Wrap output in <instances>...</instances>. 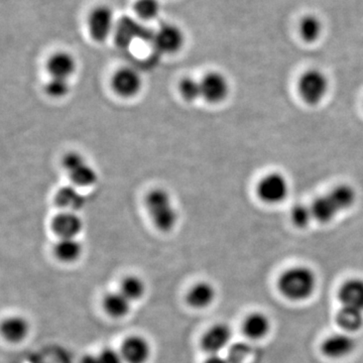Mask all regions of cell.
Wrapping results in <instances>:
<instances>
[{
    "label": "cell",
    "instance_id": "22",
    "mask_svg": "<svg viewBox=\"0 0 363 363\" xmlns=\"http://www.w3.org/2000/svg\"><path fill=\"white\" fill-rule=\"evenodd\" d=\"M322 32H323V23L315 14H306L300 21L298 33L305 42H316L321 37Z\"/></svg>",
    "mask_w": 363,
    "mask_h": 363
},
{
    "label": "cell",
    "instance_id": "6",
    "mask_svg": "<svg viewBox=\"0 0 363 363\" xmlns=\"http://www.w3.org/2000/svg\"><path fill=\"white\" fill-rule=\"evenodd\" d=\"M289 184L285 177L279 174H269L259 182L257 194L260 199L269 204H277L286 199Z\"/></svg>",
    "mask_w": 363,
    "mask_h": 363
},
{
    "label": "cell",
    "instance_id": "20",
    "mask_svg": "<svg viewBox=\"0 0 363 363\" xmlns=\"http://www.w3.org/2000/svg\"><path fill=\"white\" fill-rule=\"evenodd\" d=\"M131 301L128 300L121 291L107 294L104 298V311L112 318L125 317L130 312Z\"/></svg>",
    "mask_w": 363,
    "mask_h": 363
},
{
    "label": "cell",
    "instance_id": "16",
    "mask_svg": "<svg viewBox=\"0 0 363 363\" xmlns=\"http://www.w3.org/2000/svg\"><path fill=\"white\" fill-rule=\"evenodd\" d=\"M216 298V290L212 284L207 281H199L189 290L187 303L194 309H205L214 302Z\"/></svg>",
    "mask_w": 363,
    "mask_h": 363
},
{
    "label": "cell",
    "instance_id": "26",
    "mask_svg": "<svg viewBox=\"0 0 363 363\" xmlns=\"http://www.w3.org/2000/svg\"><path fill=\"white\" fill-rule=\"evenodd\" d=\"M133 11L143 21H154L162 11L160 0H135Z\"/></svg>",
    "mask_w": 363,
    "mask_h": 363
},
{
    "label": "cell",
    "instance_id": "33",
    "mask_svg": "<svg viewBox=\"0 0 363 363\" xmlns=\"http://www.w3.org/2000/svg\"><path fill=\"white\" fill-rule=\"evenodd\" d=\"M82 363H101L100 362L99 357H94V355H88V357H86L83 358Z\"/></svg>",
    "mask_w": 363,
    "mask_h": 363
},
{
    "label": "cell",
    "instance_id": "12",
    "mask_svg": "<svg viewBox=\"0 0 363 363\" xmlns=\"http://www.w3.org/2000/svg\"><path fill=\"white\" fill-rule=\"evenodd\" d=\"M82 219L75 212L64 211L54 217L52 229L60 240L76 238L82 231Z\"/></svg>",
    "mask_w": 363,
    "mask_h": 363
},
{
    "label": "cell",
    "instance_id": "21",
    "mask_svg": "<svg viewBox=\"0 0 363 363\" xmlns=\"http://www.w3.org/2000/svg\"><path fill=\"white\" fill-rule=\"evenodd\" d=\"M336 321L344 331L357 332L363 326V312L353 308H341L336 316Z\"/></svg>",
    "mask_w": 363,
    "mask_h": 363
},
{
    "label": "cell",
    "instance_id": "24",
    "mask_svg": "<svg viewBox=\"0 0 363 363\" xmlns=\"http://www.w3.org/2000/svg\"><path fill=\"white\" fill-rule=\"evenodd\" d=\"M339 212L345 211L352 207L357 199L354 190L347 185L337 186L327 194Z\"/></svg>",
    "mask_w": 363,
    "mask_h": 363
},
{
    "label": "cell",
    "instance_id": "13",
    "mask_svg": "<svg viewBox=\"0 0 363 363\" xmlns=\"http://www.w3.org/2000/svg\"><path fill=\"white\" fill-rule=\"evenodd\" d=\"M77 68L76 60L67 52H57L50 57L47 62V69L51 78L66 79L69 78L75 73Z\"/></svg>",
    "mask_w": 363,
    "mask_h": 363
},
{
    "label": "cell",
    "instance_id": "31",
    "mask_svg": "<svg viewBox=\"0 0 363 363\" xmlns=\"http://www.w3.org/2000/svg\"><path fill=\"white\" fill-rule=\"evenodd\" d=\"M101 363H123L124 360L121 353L111 350H105L98 355Z\"/></svg>",
    "mask_w": 363,
    "mask_h": 363
},
{
    "label": "cell",
    "instance_id": "29",
    "mask_svg": "<svg viewBox=\"0 0 363 363\" xmlns=\"http://www.w3.org/2000/svg\"><path fill=\"white\" fill-rule=\"evenodd\" d=\"M291 217L296 226L305 228L314 220L311 206L310 205L298 204L293 208Z\"/></svg>",
    "mask_w": 363,
    "mask_h": 363
},
{
    "label": "cell",
    "instance_id": "7",
    "mask_svg": "<svg viewBox=\"0 0 363 363\" xmlns=\"http://www.w3.org/2000/svg\"><path fill=\"white\" fill-rule=\"evenodd\" d=\"M202 98L209 104H220L228 96L229 82L219 72H210L200 80Z\"/></svg>",
    "mask_w": 363,
    "mask_h": 363
},
{
    "label": "cell",
    "instance_id": "17",
    "mask_svg": "<svg viewBox=\"0 0 363 363\" xmlns=\"http://www.w3.org/2000/svg\"><path fill=\"white\" fill-rule=\"evenodd\" d=\"M1 333L9 342L20 343L30 333V324L23 317L6 318L1 324Z\"/></svg>",
    "mask_w": 363,
    "mask_h": 363
},
{
    "label": "cell",
    "instance_id": "9",
    "mask_svg": "<svg viewBox=\"0 0 363 363\" xmlns=\"http://www.w3.org/2000/svg\"><path fill=\"white\" fill-rule=\"evenodd\" d=\"M121 354L126 363H147L152 354V348L147 339L133 335L123 341Z\"/></svg>",
    "mask_w": 363,
    "mask_h": 363
},
{
    "label": "cell",
    "instance_id": "27",
    "mask_svg": "<svg viewBox=\"0 0 363 363\" xmlns=\"http://www.w3.org/2000/svg\"><path fill=\"white\" fill-rule=\"evenodd\" d=\"M121 293L131 302L140 300L145 293V284L142 279L136 276H128L121 284Z\"/></svg>",
    "mask_w": 363,
    "mask_h": 363
},
{
    "label": "cell",
    "instance_id": "30",
    "mask_svg": "<svg viewBox=\"0 0 363 363\" xmlns=\"http://www.w3.org/2000/svg\"><path fill=\"white\" fill-rule=\"evenodd\" d=\"M45 90L50 97L63 98L70 92V83L66 79L51 78L45 84Z\"/></svg>",
    "mask_w": 363,
    "mask_h": 363
},
{
    "label": "cell",
    "instance_id": "8",
    "mask_svg": "<svg viewBox=\"0 0 363 363\" xmlns=\"http://www.w3.org/2000/svg\"><path fill=\"white\" fill-rule=\"evenodd\" d=\"M142 87V76L135 69H119L112 77V88L119 96L123 98L135 97L140 92Z\"/></svg>",
    "mask_w": 363,
    "mask_h": 363
},
{
    "label": "cell",
    "instance_id": "32",
    "mask_svg": "<svg viewBox=\"0 0 363 363\" xmlns=\"http://www.w3.org/2000/svg\"><path fill=\"white\" fill-rule=\"evenodd\" d=\"M204 363H230L227 358L220 357L219 354L210 355L209 357L205 360Z\"/></svg>",
    "mask_w": 363,
    "mask_h": 363
},
{
    "label": "cell",
    "instance_id": "19",
    "mask_svg": "<svg viewBox=\"0 0 363 363\" xmlns=\"http://www.w3.org/2000/svg\"><path fill=\"white\" fill-rule=\"evenodd\" d=\"M82 245L79 242L77 238L59 240L54 247L55 257L64 264L77 262L82 255Z\"/></svg>",
    "mask_w": 363,
    "mask_h": 363
},
{
    "label": "cell",
    "instance_id": "18",
    "mask_svg": "<svg viewBox=\"0 0 363 363\" xmlns=\"http://www.w3.org/2000/svg\"><path fill=\"white\" fill-rule=\"evenodd\" d=\"M55 202L65 211L75 212L84 206L85 198L76 186L70 185L60 189L55 197Z\"/></svg>",
    "mask_w": 363,
    "mask_h": 363
},
{
    "label": "cell",
    "instance_id": "28",
    "mask_svg": "<svg viewBox=\"0 0 363 363\" xmlns=\"http://www.w3.org/2000/svg\"><path fill=\"white\" fill-rule=\"evenodd\" d=\"M180 92L186 101H196L199 98H202L201 83L194 78H184L180 83Z\"/></svg>",
    "mask_w": 363,
    "mask_h": 363
},
{
    "label": "cell",
    "instance_id": "4",
    "mask_svg": "<svg viewBox=\"0 0 363 363\" xmlns=\"http://www.w3.org/2000/svg\"><path fill=\"white\" fill-rule=\"evenodd\" d=\"M88 32L96 42H104L114 30L116 21L111 7L101 4L90 11L87 20Z\"/></svg>",
    "mask_w": 363,
    "mask_h": 363
},
{
    "label": "cell",
    "instance_id": "11",
    "mask_svg": "<svg viewBox=\"0 0 363 363\" xmlns=\"http://www.w3.org/2000/svg\"><path fill=\"white\" fill-rule=\"evenodd\" d=\"M355 350V340L350 334L338 333L329 336L322 343L321 350L325 357L341 359L348 357Z\"/></svg>",
    "mask_w": 363,
    "mask_h": 363
},
{
    "label": "cell",
    "instance_id": "10",
    "mask_svg": "<svg viewBox=\"0 0 363 363\" xmlns=\"http://www.w3.org/2000/svg\"><path fill=\"white\" fill-rule=\"evenodd\" d=\"M233 337L230 327L226 324H216L208 329L203 335L201 346L210 355L218 354L228 345Z\"/></svg>",
    "mask_w": 363,
    "mask_h": 363
},
{
    "label": "cell",
    "instance_id": "1",
    "mask_svg": "<svg viewBox=\"0 0 363 363\" xmlns=\"http://www.w3.org/2000/svg\"><path fill=\"white\" fill-rule=\"evenodd\" d=\"M316 286V274L304 266L286 269L278 281L279 292L291 301L308 300L314 294Z\"/></svg>",
    "mask_w": 363,
    "mask_h": 363
},
{
    "label": "cell",
    "instance_id": "5",
    "mask_svg": "<svg viewBox=\"0 0 363 363\" xmlns=\"http://www.w3.org/2000/svg\"><path fill=\"white\" fill-rule=\"evenodd\" d=\"M154 44L162 54H175L185 44V35L175 23H162L155 33Z\"/></svg>",
    "mask_w": 363,
    "mask_h": 363
},
{
    "label": "cell",
    "instance_id": "25",
    "mask_svg": "<svg viewBox=\"0 0 363 363\" xmlns=\"http://www.w3.org/2000/svg\"><path fill=\"white\" fill-rule=\"evenodd\" d=\"M70 177L72 183L77 188L90 187L94 185L97 181V173L87 162H83L77 168L72 169L68 173Z\"/></svg>",
    "mask_w": 363,
    "mask_h": 363
},
{
    "label": "cell",
    "instance_id": "15",
    "mask_svg": "<svg viewBox=\"0 0 363 363\" xmlns=\"http://www.w3.org/2000/svg\"><path fill=\"white\" fill-rule=\"evenodd\" d=\"M271 320L264 313L255 312L245 318L242 324L243 333L252 340H260L271 331Z\"/></svg>",
    "mask_w": 363,
    "mask_h": 363
},
{
    "label": "cell",
    "instance_id": "2",
    "mask_svg": "<svg viewBox=\"0 0 363 363\" xmlns=\"http://www.w3.org/2000/svg\"><path fill=\"white\" fill-rule=\"evenodd\" d=\"M145 207L155 226L168 233L176 226L178 212L171 195L164 189H154L145 197Z\"/></svg>",
    "mask_w": 363,
    "mask_h": 363
},
{
    "label": "cell",
    "instance_id": "3",
    "mask_svg": "<svg viewBox=\"0 0 363 363\" xmlns=\"http://www.w3.org/2000/svg\"><path fill=\"white\" fill-rule=\"evenodd\" d=\"M329 89L328 78L323 72L313 69L305 72L298 82V92L306 104L316 105L326 96Z\"/></svg>",
    "mask_w": 363,
    "mask_h": 363
},
{
    "label": "cell",
    "instance_id": "23",
    "mask_svg": "<svg viewBox=\"0 0 363 363\" xmlns=\"http://www.w3.org/2000/svg\"><path fill=\"white\" fill-rule=\"evenodd\" d=\"M310 206H311L314 220L321 222V223H327V222L333 220L336 215L339 213L328 195L318 197Z\"/></svg>",
    "mask_w": 363,
    "mask_h": 363
},
{
    "label": "cell",
    "instance_id": "14",
    "mask_svg": "<svg viewBox=\"0 0 363 363\" xmlns=\"http://www.w3.org/2000/svg\"><path fill=\"white\" fill-rule=\"evenodd\" d=\"M338 298L344 307L353 308L363 312V279L346 281L338 292Z\"/></svg>",
    "mask_w": 363,
    "mask_h": 363
}]
</instances>
